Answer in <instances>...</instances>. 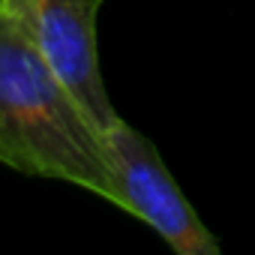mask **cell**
I'll return each instance as SVG.
<instances>
[{
  "mask_svg": "<svg viewBox=\"0 0 255 255\" xmlns=\"http://www.w3.org/2000/svg\"><path fill=\"white\" fill-rule=\"evenodd\" d=\"M0 162L120 207L102 129L6 9H0Z\"/></svg>",
  "mask_w": 255,
  "mask_h": 255,
  "instance_id": "obj_1",
  "label": "cell"
},
{
  "mask_svg": "<svg viewBox=\"0 0 255 255\" xmlns=\"http://www.w3.org/2000/svg\"><path fill=\"white\" fill-rule=\"evenodd\" d=\"M102 141L120 192V210L147 222L177 255H219L216 237L207 231L144 132L117 114L102 129Z\"/></svg>",
  "mask_w": 255,
  "mask_h": 255,
  "instance_id": "obj_2",
  "label": "cell"
},
{
  "mask_svg": "<svg viewBox=\"0 0 255 255\" xmlns=\"http://www.w3.org/2000/svg\"><path fill=\"white\" fill-rule=\"evenodd\" d=\"M102 0H0V9L12 12L33 36L42 57L87 108L99 129L117 117L105 90L96 18Z\"/></svg>",
  "mask_w": 255,
  "mask_h": 255,
  "instance_id": "obj_3",
  "label": "cell"
}]
</instances>
